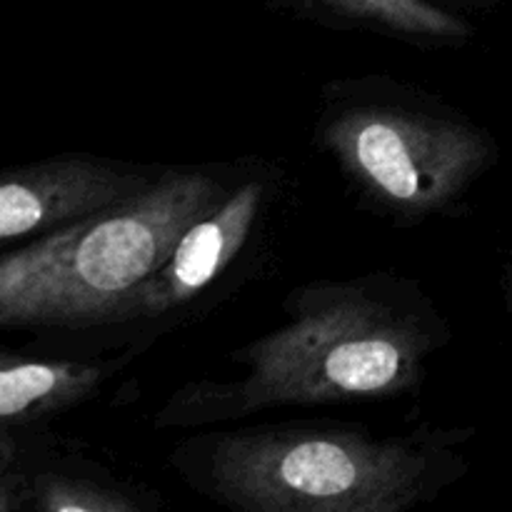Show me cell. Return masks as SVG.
I'll list each match as a JSON object with an SVG mask.
<instances>
[{
	"label": "cell",
	"instance_id": "cell-1",
	"mask_svg": "<svg viewBox=\"0 0 512 512\" xmlns=\"http://www.w3.org/2000/svg\"><path fill=\"white\" fill-rule=\"evenodd\" d=\"M288 320L238 350L243 378L183 390L160 425L240 418L280 405L383 400L423 383L448 338L418 293L390 278L315 283L290 295Z\"/></svg>",
	"mask_w": 512,
	"mask_h": 512
},
{
	"label": "cell",
	"instance_id": "cell-3",
	"mask_svg": "<svg viewBox=\"0 0 512 512\" xmlns=\"http://www.w3.org/2000/svg\"><path fill=\"white\" fill-rule=\"evenodd\" d=\"M458 473L435 435L265 425L200 445L198 488L250 512H403Z\"/></svg>",
	"mask_w": 512,
	"mask_h": 512
},
{
	"label": "cell",
	"instance_id": "cell-10",
	"mask_svg": "<svg viewBox=\"0 0 512 512\" xmlns=\"http://www.w3.org/2000/svg\"><path fill=\"white\" fill-rule=\"evenodd\" d=\"M28 508V465L20 463L13 440L0 438V512Z\"/></svg>",
	"mask_w": 512,
	"mask_h": 512
},
{
	"label": "cell",
	"instance_id": "cell-7",
	"mask_svg": "<svg viewBox=\"0 0 512 512\" xmlns=\"http://www.w3.org/2000/svg\"><path fill=\"white\" fill-rule=\"evenodd\" d=\"M110 373V363L0 350V438L85 403Z\"/></svg>",
	"mask_w": 512,
	"mask_h": 512
},
{
	"label": "cell",
	"instance_id": "cell-4",
	"mask_svg": "<svg viewBox=\"0 0 512 512\" xmlns=\"http://www.w3.org/2000/svg\"><path fill=\"white\" fill-rule=\"evenodd\" d=\"M368 85L355 83L325 108L320 143L350 185L395 223L453 208L493 160L488 135L388 80Z\"/></svg>",
	"mask_w": 512,
	"mask_h": 512
},
{
	"label": "cell",
	"instance_id": "cell-8",
	"mask_svg": "<svg viewBox=\"0 0 512 512\" xmlns=\"http://www.w3.org/2000/svg\"><path fill=\"white\" fill-rule=\"evenodd\" d=\"M340 23L363 25L415 43H455L470 33L455 15L428 0H305Z\"/></svg>",
	"mask_w": 512,
	"mask_h": 512
},
{
	"label": "cell",
	"instance_id": "cell-5",
	"mask_svg": "<svg viewBox=\"0 0 512 512\" xmlns=\"http://www.w3.org/2000/svg\"><path fill=\"white\" fill-rule=\"evenodd\" d=\"M155 175L88 155H60L0 170V253L120 203Z\"/></svg>",
	"mask_w": 512,
	"mask_h": 512
},
{
	"label": "cell",
	"instance_id": "cell-2",
	"mask_svg": "<svg viewBox=\"0 0 512 512\" xmlns=\"http://www.w3.org/2000/svg\"><path fill=\"white\" fill-rule=\"evenodd\" d=\"M225 190L208 170H165L120 203L3 250L0 330L113 325L123 300Z\"/></svg>",
	"mask_w": 512,
	"mask_h": 512
},
{
	"label": "cell",
	"instance_id": "cell-9",
	"mask_svg": "<svg viewBox=\"0 0 512 512\" xmlns=\"http://www.w3.org/2000/svg\"><path fill=\"white\" fill-rule=\"evenodd\" d=\"M28 508L43 512H135L133 490L70 468H28Z\"/></svg>",
	"mask_w": 512,
	"mask_h": 512
},
{
	"label": "cell",
	"instance_id": "cell-11",
	"mask_svg": "<svg viewBox=\"0 0 512 512\" xmlns=\"http://www.w3.org/2000/svg\"><path fill=\"white\" fill-rule=\"evenodd\" d=\"M510 295H512V293H510Z\"/></svg>",
	"mask_w": 512,
	"mask_h": 512
},
{
	"label": "cell",
	"instance_id": "cell-6",
	"mask_svg": "<svg viewBox=\"0 0 512 512\" xmlns=\"http://www.w3.org/2000/svg\"><path fill=\"white\" fill-rule=\"evenodd\" d=\"M265 203V183L253 178L225 190L180 235L168 258L123 300L113 325L163 318L193 303L243 253Z\"/></svg>",
	"mask_w": 512,
	"mask_h": 512
}]
</instances>
